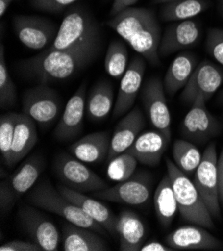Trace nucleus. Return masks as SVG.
<instances>
[{
	"mask_svg": "<svg viewBox=\"0 0 223 251\" xmlns=\"http://www.w3.org/2000/svg\"><path fill=\"white\" fill-rule=\"evenodd\" d=\"M100 46V33L87 41L63 51H42L38 55L23 60L21 71L41 84L65 80L86 67L97 55Z\"/></svg>",
	"mask_w": 223,
	"mask_h": 251,
	"instance_id": "obj_1",
	"label": "nucleus"
},
{
	"mask_svg": "<svg viewBox=\"0 0 223 251\" xmlns=\"http://www.w3.org/2000/svg\"><path fill=\"white\" fill-rule=\"evenodd\" d=\"M107 24L151 65L160 64L161 30L151 9L129 7L112 16Z\"/></svg>",
	"mask_w": 223,
	"mask_h": 251,
	"instance_id": "obj_2",
	"label": "nucleus"
},
{
	"mask_svg": "<svg viewBox=\"0 0 223 251\" xmlns=\"http://www.w3.org/2000/svg\"><path fill=\"white\" fill-rule=\"evenodd\" d=\"M166 168L182 218L192 224L213 229V217L193 181L169 158L166 159Z\"/></svg>",
	"mask_w": 223,
	"mask_h": 251,
	"instance_id": "obj_3",
	"label": "nucleus"
},
{
	"mask_svg": "<svg viewBox=\"0 0 223 251\" xmlns=\"http://www.w3.org/2000/svg\"><path fill=\"white\" fill-rule=\"evenodd\" d=\"M27 200L33 206L55 213L78 226L94 230L100 234H104L106 230L102 225L72 203L58 189L56 190L48 180H43L36 185L28 193Z\"/></svg>",
	"mask_w": 223,
	"mask_h": 251,
	"instance_id": "obj_4",
	"label": "nucleus"
},
{
	"mask_svg": "<svg viewBox=\"0 0 223 251\" xmlns=\"http://www.w3.org/2000/svg\"><path fill=\"white\" fill-rule=\"evenodd\" d=\"M98 33L99 27L95 19L85 9H72L62 20L52 44L43 51L69 50Z\"/></svg>",
	"mask_w": 223,
	"mask_h": 251,
	"instance_id": "obj_5",
	"label": "nucleus"
},
{
	"mask_svg": "<svg viewBox=\"0 0 223 251\" xmlns=\"http://www.w3.org/2000/svg\"><path fill=\"white\" fill-rule=\"evenodd\" d=\"M44 167V159L39 155H33L1 182L0 207L2 211H9L17 200L34 186Z\"/></svg>",
	"mask_w": 223,
	"mask_h": 251,
	"instance_id": "obj_6",
	"label": "nucleus"
},
{
	"mask_svg": "<svg viewBox=\"0 0 223 251\" xmlns=\"http://www.w3.org/2000/svg\"><path fill=\"white\" fill-rule=\"evenodd\" d=\"M62 109L58 93L47 84L29 88L23 95L22 112L28 115L42 128H48L57 120Z\"/></svg>",
	"mask_w": 223,
	"mask_h": 251,
	"instance_id": "obj_7",
	"label": "nucleus"
},
{
	"mask_svg": "<svg viewBox=\"0 0 223 251\" xmlns=\"http://www.w3.org/2000/svg\"><path fill=\"white\" fill-rule=\"evenodd\" d=\"M53 170L63 185L74 190L95 192L107 187L100 176L72 154H58L53 162Z\"/></svg>",
	"mask_w": 223,
	"mask_h": 251,
	"instance_id": "obj_8",
	"label": "nucleus"
},
{
	"mask_svg": "<svg viewBox=\"0 0 223 251\" xmlns=\"http://www.w3.org/2000/svg\"><path fill=\"white\" fill-rule=\"evenodd\" d=\"M193 183L195 184L198 192L200 193L211 216L215 219H219L220 200L218 184V157L215 143L211 142L205 148L201 162L195 171Z\"/></svg>",
	"mask_w": 223,
	"mask_h": 251,
	"instance_id": "obj_9",
	"label": "nucleus"
},
{
	"mask_svg": "<svg viewBox=\"0 0 223 251\" xmlns=\"http://www.w3.org/2000/svg\"><path fill=\"white\" fill-rule=\"evenodd\" d=\"M223 83V71L214 63L203 60L197 64L180 94L182 101L192 105L196 100L208 101Z\"/></svg>",
	"mask_w": 223,
	"mask_h": 251,
	"instance_id": "obj_10",
	"label": "nucleus"
},
{
	"mask_svg": "<svg viewBox=\"0 0 223 251\" xmlns=\"http://www.w3.org/2000/svg\"><path fill=\"white\" fill-rule=\"evenodd\" d=\"M13 28L24 46L38 51L50 46L58 31L51 21L34 15L14 16Z\"/></svg>",
	"mask_w": 223,
	"mask_h": 251,
	"instance_id": "obj_11",
	"label": "nucleus"
},
{
	"mask_svg": "<svg viewBox=\"0 0 223 251\" xmlns=\"http://www.w3.org/2000/svg\"><path fill=\"white\" fill-rule=\"evenodd\" d=\"M23 229L43 251H56L60 234L55 224L32 206L23 205L18 210Z\"/></svg>",
	"mask_w": 223,
	"mask_h": 251,
	"instance_id": "obj_12",
	"label": "nucleus"
},
{
	"mask_svg": "<svg viewBox=\"0 0 223 251\" xmlns=\"http://www.w3.org/2000/svg\"><path fill=\"white\" fill-rule=\"evenodd\" d=\"M205 104L204 100L198 99L191 105L180 124V133L184 139L202 144L220 133V123Z\"/></svg>",
	"mask_w": 223,
	"mask_h": 251,
	"instance_id": "obj_13",
	"label": "nucleus"
},
{
	"mask_svg": "<svg viewBox=\"0 0 223 251\" xmlns=\"http://www.w3.org/2000/svg\"><path fill=\"white\" fill-rule=\"evenodd\" d=\"M141 99L153 127L170 140L171 116L166 102L163 82L157 77L148 79L142 88Z\"/></svg>",
	"mask_w": 223,
	"mask_h": 251,
	"instance_id": "obj_14",
	"label": "nucleus"
},
{
	"mask_svg": "<svg viewBox=\"0 0 223 251\" xmlns=\"http://www.w3.org/2000/svg\"><path fill=\"white\" fill-rule=\"evenodd\" d=\"M94 196L105 201L142 205L148 201L151 194V182L148 175L139 173L112 187L95 191Z\"/></svg>",
	"mask_w": 223,
	"mask_h": 251,
	"instance_id": "obj_15",
	"label": "nucleus"
},
{
	"mask_svg": "<svg viewBox=\"0 0 223 251\" xmlns=\"http://www.w3.org/2000/svg\"><path fill=\"white\" fill-rule=\"evenodd\" d=\"M85 89V84H81L67 101L53 132L55 139L58 141H69L81 133L86 113Z\"/></svg>",
	"mask_w": 223,
	"mask_h": 251,
	"instance_id": "obj_16",
	"label": "nucleus"
},
{
	"mask_svg": "<svg viewBox=\"0 0 223 251\" xmlns=\"http://www.w3.org/2000/svg\"><path fill=\"white\" fill-rule=\"evenodd\" d=\"M145 72V61L140 56L134 57L125 73L120 78L118 95L113 108V117L117 118L127 113L133 106L141 88Z\"/></svg>",
	"mask_w": 223,
	"mask_h": 251,
	"instance_id": "obj_17",
	"label": "nucleus"
},
{
	"mask_svg": "<svg viewBox=\"0 0 223 251\" xmlns=\"http://www.w3.org/2000/svg\"><path fill=\"white\" fill-rule=\"evenodd\" d=\"M144 124L145 119L139 107H135L125 114L114 128L107 161L126 151L139 136Z\"/></svg>",
	"mask_w": 223,
	"mask_h": 251,
	"instance_id": "obj_18",
	"label": "nucleus"
},
{
	"mask_svg": "<svg viewBox=\"0 0 223 251\" xmlns=\"http://www.w3.org/2000/svg\"><path fill=\"white\" fill-rule=\"evenodd\" d=\"M57 189L72 203L77 205L84 213L95 220L106 229L111 235H117L116 227L118 216H116L105 204L96 199L84 195L82 192L74 190L65 185H58Z\"/></svg>",
	"mask_w": 223,
	"mask_h": 251,
	"instance_id": "obj_19",
	"label": "nucleus"
},
{
	"mask_svg": "<svg viewBox=\"0 0 223 251\" xmlns=\"http://www.w3.org/2000/svg\"><path fill=\"white\" fill-rule=\"evenodd\" d=\"M200 34L199 25L191 19L171 24L161 37L159 55L165 57L195 45L199 40Z\"/></svg>",
	"mask_w": 223,
	"mask_h": 251,
	"instance_id": "obj_20",
	"label": "nucleus"
},
{
	"mask_svg": "<svg viewBox=\"0 0 223 251\" xmlns=\"http://www.w3.org/2000/svg\"><path fill=\"white\" fill-rule=\"evenodd\" d=\"M165 243L175 250H217L221 247L220 240L199 225L177 228L165 237Z\"/></svg>",
	"mask_w": 223,
	"mask_h": 251,
	"instance_id": "obj_21",
	"label": "nucleus"
},
{
	"mask_svg": "<svg viewBox=\"0 0 223 251\" xmlns=\"http://www.w3.org/2000/svg\"><path fill=\"white\" fill-rule=\"evenodd\" d=\"M169 142L170 140L157 130L146 131L139 134L126 152L133 155L142 164L155 166L160 162Z\"/></svg>",
	"mask_w": 223,
	"mask_h": 251,
	"instance_id": "obj_22",
	"label": "nucleus"
},
{
	"mask_svg": "<svg viewBox=\"0 0 223 251\" xmlns=\"http://www.w3.org/2000/svg\"><path fill=\"white\" fill-rule=\"evenodd\" d=\"M110 140L107 131L94 132L72 143L68 150L70 154L84 163H98L107 158Z\"/></svg>",
	"mask_w": 223,
	"mask_h": 251,
	"instance_id": "obj_23",
	"label": "nucleus"
},
{
	"mask_svg": "<svg viewBox=\"0 0 223 251\" xmlns=\"http://www.w3.org/2000/svg\"><path fill=\"white\" fill-rule=\"evenodd\" d=\"M62 250L64 251H106L105 241L94 230L68 222L62 229Z\"/></svg>",
	"mask_w": 223,
	"mask_h": 251,
	"instance_id": "obj_24",
	"label": "nucleus"
},
{
	"mask_svg": "<svg viewBox=\"0 0 223 251\" xmlns=\"http://www.w3.org/2000/svg\"><path fill=\"white\" fill-rule=\"evenodd\" d=\"M34 122L25 113H19L9 159L5 163L8 167H12L22 160L37 143L38 135Z\"/></svg>",
	"mask_w": 223,
	"mask_h": 251,
	"instance_id": "obj_25",
	"label": "nucleus"
},
{
	"mask_svg": "<svg viewBox=\"0 0 223 251\" xmlns=\"http://www.w3.org/2000/svg\"><path fill=\"white\" fill-rule=\"evenodd\" d=\"M116 233L119 239V250L138 251L145 238L144 223L133 211L123 210L118 215Z\"/></svg>",
	"mask_w": 223,
	"mask_h": 251,
	"instance_id": "obj_26",
	"label": "nucleus"
},
{
	"mask_svg": "<svg viewBox=\"0 0 223 251\" xmlns=\"http://www.w3.org/2000/svg\"><path fill=\"white\" fill-rule=\"evenodd\" d=\"M196 66L195 55L188 52L181 53L172 60L162 81L168 96H173L186 85Z\"/></svg>",
	"mask_w": 223,
	"mask_h": 251,
	"instance_id": "obj_27",
	"label": "nucleus"
},
{
	"mask_svg": "<svg viewBox=\"0 0 223 251\" xmlns=\"http://www.w3.org/2000/svg\"><path fill=\"white\" fill-rule=\"evenodd\" d=\"M153 202L158 221L163 227H168L178 211L176 197L168 174H165L159 182L154 192Z\"/></svg>",
	"mask_w": 223,
	"mask_h": 251,
	"instance_id": "obj_28",
	"label": "nucleus"
},
{
	"mask_svg": "<svg viewBox=\"0 0 223 251\" xmlns=\"http://www.w3.org/2000/svg\"><path fill=\"white\" fill-rule=\"evenodd\" d=\"M112 86L104 81L98 82L86 100V114L91 121L104 120L114 106Z\"/></svg>",
	"mask_w": 223,
	"mask_h": 251,
	"instance_id": "obj_29",
	"label": "nucleus"
},
{
	"mask_svg": "<svg viewBox=\"0 0 223 251\" xmlns=\"http://www.w3.org/2000/svg\"><path fill=\"white\" fill-rule=\"evenodd\" d=\"M208 6L207 0H174L164 3L160 14L164 21H183L199 15Z\"/></svg>",
	"mask_w": 223,
	"mask_h": 251,
	"instance_id": "obj_30",
	"label": "nucleus"
},
{
	"mask_svg": "<svg viewBox=\"0 0 223 251\" xmlns=\"http://www.w3.org/2000/svg\"><path fill=\"white\" fill-rule=\"evenodd\" d=\"M172 156L176 166L186 175L193 174L202 159L199 149L186 139H178L174 142Z\"/></svg>",
	"mask_w": 223,
	"mask_h": 251,
	"instance_id": "obj_31",
	"label": "nucleus"
},
{
	"mask_svg": "<svg viewBox=\"0 0 223 251\" xmlns=\"http://www.w3.org/2000/svg\"><path fill=\"white\" fill-rule=\"evenodd\" d=\"M128 65V51L124 43L113 40L105 54L104 67L107 74L115 79H119L125 73Z\"/></svg>",
	"mask_w": 223,
	"mask_h": 251,
	"instance_id": "obj_32",
	"label": "nucleus"
},
{
	"mask_svg": "<svg viewBox=\"0 0 223 251\" xmlns=\"http://www.w3.org/2000/svg\"><path fill=\"white\" fill-rule=\"evenodd\" d=\"M137 159L128 152H123L108 161L107 177L115 182L127 180L134 174Z\"/></svg>",
	"mask_w": 223,
	"mask_h": 251,
	"instance_id": "obj_33",
	"label": "nucleus"
},
{
	"mask_svg": "<svg viewBox=\"0 0 223 251\" xmlns=\"http://www.w3.org/2000/svg\"><path fill=\"white\" fill-rule=\"evenodd\" d=\"M16 86L9 74L4 56V47L1 44V48H0V104L2 108H8L16 105Z\"/></svg>",
	"mask_w": 223,
	"mask_h": 251,
	"instance_id": "obj_34",
	"label": "nucleus"
},
{
	"mask_svg": "<svg viewBox=\"0 0 223 251\" xmlns=\"http://www.w3.org/2000/svg\"><path fill=\"white\" fill-rule=\"evenodd\" d=\"M18 117L19 113L10 112L2 114L0 118V152L5 163L9 159Z\"/></svg>",
	"mask_w": 223,
	"mask_h": 251,
	"instance_id": "obj_35",
	"label": "nucleus"
},
{
	"mask_svg": "<svg viewBox=\"0 0 223 251\" xmlns=\"http://www.w3.org/2000/svg\"><path fill=\"white\" fill-rule=\"evenodd\" d=\"M205 48L208 54L223 66V29H209Z\"/></svg>",
	"mask_w": 223,
	"mask_h": 251,
	"instance_id": "obj_36",
	"label": "nucleus"
},
{
	"mask_svg": "<svg viewBox=\"0 0 223 251\" xmlns=\"http://www.w3.org/2000/svg\"><path fill=\"white\" fill-rule=\"evenodd\" d=\"M76 1L78 0H29V3L40 11L59 13Z\"/></svg>",
	"mask_w": 223,
	"mask_h": 251,
	"instance_id": "obj_37",
	"label": "nucleus"
},
{
	"mask_svg": "<svg viewBox=\"0 0 223 251\" xmlns=\"http://www.w3.org/2000/svg\"><path fill=\"white\" fill-rule=\"evenodd\" d=\"M0 251H42L33 241L11 240L0 246Z\"/></svg>",
	"mask_w": 223,
	"mask_h": 251,
	"instance_id": "obj_38",
	"label": "nucleus"
},
{
	"mask_svg": "<svg viewBox=\"0 0 223 251\" xmlns=\"http://www.w3.org/2000/svg\"><path fill=\"white\" fill-rule=\"evenodd\" d=\"M137 2H138V0H114L112 7H111L110 14H111V16H114L122 10L132 7Z\"/></svg>",
	"mask_w": 223,
	"mask_h": 251,
	"instance_id": "obj_39",
	"label": "nucleus"
},
{
	"mask_svg": "<svg viewBox=\"0 0 223 251\" xmlns=\"http://www.w3.org/2000/svg\"><path fill=\"white\" fill-rule=\"evenodd\" d=\"M175 249H173L167 244H162L158 241H151L145 243L141 246L140 251H173Z\"/></svg>",
	"mask_w": 223,
	"mask_h": 251,
	"instance_id": "obj_40",
	"label": "nucleus"
},
{
	"mask_svg": "<svg viewBox=\"0 0 223 251\" xmlns=\"http://www.w3.org/2000/svg\"><path fill=\"white\" fill-rule=\"evenodd\" d=\"M218 184H219V200L223 207V149L218 158Z\"/></svg>",
	"mask_w": 223,
	"mask_h": 251,
	"instance_id": "obj_41",
	"label": "nucleus"
},
{
	"mask_svg": "<svg viewBox=\"0 0 223 251\" xmlns=\"http://www.w3.org/2000/svg\"><path fill=\"white\" fill-rule=\"evenodd\" d=\"M14 0H0V16L3 17Z\"/></svg>",
	"mask_w": 223,
	"mask_h": 251,
	"instance_id": "obj_42",
	"label": "nucleus"
},
{
	"mask_svg": "<svg viewBox=\"0 0 223 251\" xmlns=\"http://www.w3.org/2000/svg\"><path fill=\"white\" fill-rule=\"evenodd\" d=\"M170 1H174V0H152L153 4H164Z\"/></svg>",
	"mask_w": 223,
	"mask_h": 251,
	"instance_id": "obj_43",
	"label": "nucleus"
},
{
	"mask_svg": "<svg viewBox=\"0 0 223 251\" xmlns=\"http://www.w3.org/2000/svg\"><path fill=\"white\" fill-rule=\"evenodd\" d=\"M218 4H219V10L223 15V0H218Z\"/></svg>",
	"mask_w": 223,
	"mask_h": 251,
	"instance_id": "obj_44",
	"label": "nucleus"
},
{
	"mask_svg": "<svg viewBox=\"0 0 223 251\" xmlns=\"http://www.w3.org/2000/svg\"><path fill=\"white\" fill-rule=\"evenodd\" d=\"M220 98H221V100L223 101V92L221 93V95H220Z\"/></svg>",
	"mask_w": 223,
	"mask_h": 251,
	"instance_id": "obj_45",
	"label": "nucleus"
}]
</instances>
